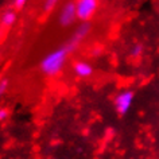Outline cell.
<instances>
[{"mask_svg":"<svg viewBox=\"0 0 159 159\" xmlns=\"http://www.w3.org/2000/svg\"><path fill=\"white\" fill-rule=\"evenodd\" d=\"M132 102H134V92L124 90V92H120L115 97V108H116L119 115H125L131 109Z\"/></svg>","mask_w":159,"mask_h":159,"instance_id":"cell-4","label":"cell"},{"mask_svg":"<svg viewBox=\"0 0 159 159\" xmlns=\"http://www.w3.org/2000/svg\"><path fill=\"white\" fill-rule=\"evenodd\" d=\"M16 20V12L12 10H7L2 14L0 16V25L4 26V27H11Z\"/></svg>","mask_w":159,"mask_h":159,"instance_id":"cell-7","label":"cell"},{"mask_svg":"<svg viewBox=\"0 0 159 159\" xmlns=\"http://www.w3.org/2000/svg\"><path fill=\"white\" fill-rule=\"evenodd\" d=\"M89 31H90V26H89L88 22H85V23H82L81 26H78L77 31H75V33L73 34V37L70 38V41L65 45V47H66L67 50H69V53H71L73 50L77 49L82 39H84L86 35L89 34Z\"/></svg>","mask_w":159,"mask_h":159,"instance_id":"cell-5","label":"cell"},{"mask_svg":"<svg viewBox=\"0 0 159 159\" xmlns=\"http://www.w3.org/2000/svg\"><path fill=\"white\" fill-rule=\"evenodd\" d=\"M98 8V0H75L77 19L82 23L90 20Z\"/></svg>","mask_w":159,"mask_h":159,"instance_id":"cell-2","label":"cell"},{"mask_svg":"<svg viewBox=\"0 0 159 159\" xmlns=\"http://www.w3.org/2000/svg\"><path fill=\"white\" fill-rule=\"evenodd\" d=\"M8 115H10V111L7 108H0V121H4L8 119Z\"/></svg>","mask_w":159,"mask_h":159,"instance_id":"cell-11","label":"cell"},{"mask_svg":"<svg viewBox=\"0 0 159 159\" xmlns=\"http://www.w3.org/2000/svg\"><path fill=\"white\" fill-rule=\"evenodd\" d=\"M67 55H69V50L65 46L50 51L49 54H46L41 59L39 69L47 77H55V75H58L63 70Z\"/></svg>","mask_w":159,"mask_h":159,"instance_id":"cell-1","label":"cell"},{"mask_svg":"<svg viewBox=\"0 0 159 159\" xmlns=\"http://www.w3.org/2000/svg\"><path fill=\"white\" fill-rule=\"evenodd\" d=\"M26 3H27V0H14V4H15V8H18V10H20L23 8V7L26 6Z\"/></svg>","mask_w":159,"mask_h":159,"instance_id":"cell-12","label":"cell"},{"mask_svg":"<svg viewBox=\"0 0 159 159\" xmlns=\"http://www.w3.org/2000/svg\"><path fill=\"white\" fill-rule=\"evenodd\" d=\"M58 3H59V0H43V12H46V14L51 12L57 7Z\"/></svg>","mask_w":159,"mask_h":159,"instance_id":"cell-8","label":"cell"},{"mask_svg":"<svg viewBox=\"0 0 159 159\" xmlns=\"http://www.w3.org/2000/svg\"><path fill=\"white\" fill-rule=\"evenodd\" d=\"M142 50H143V47L140 45H135L132 49H131V54H132V57H138V55H140Z\"/></svg>","mask_w":159,"mask_h":159,"instance_id":"cell-10","label":"cell"},{"mask_svg":"<svg viewBox=\"0 0 159 159\" xmlns=\"http://www.w3.org/2000/svg\"><path fill=\"white\" fill-rule=\"evenodd\" d=\"M7 89H8V80L7 78L0 80V96L4 94L7 92Z\"/></svg>","mask_w":159,"mask_h":159,"instance_id":"cell-9","label":"cell"},{"mask_svg":"<svg viewBox=\"0 0 159 159\" xmlns=\"http://www.w3.org/2000/svg\"><path fill=\"white\" fill-rule=\"evenodd\" d=\"M77 19V10H75V2H66L61 7L58 14V23L63 27H69Z\"/></svg>","mask_w":159,"mask_h":159,"instance_id":"cell-3","label":"cell"},{"mask_svg":"<svg viewBox=\"0 0 159 159\" xmlns=\"http://www.w3.org/2000/svg\"><path fill=\"white\" fill-rule=\"evenodd\" d=\"M73 70H74V73L77 74L78 77H82V78L90 77L92 73H93V67L90 66L88 62H85V61H77V62H74Z\"/></svg>","mask_w":159,"mask_h":159,"instance_id":"cell-6","label":"cell"}]
</instances>
